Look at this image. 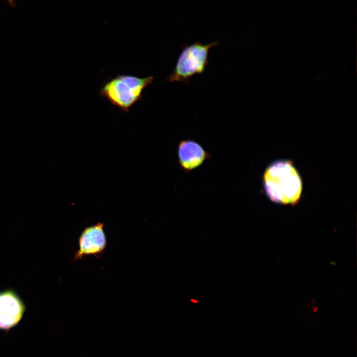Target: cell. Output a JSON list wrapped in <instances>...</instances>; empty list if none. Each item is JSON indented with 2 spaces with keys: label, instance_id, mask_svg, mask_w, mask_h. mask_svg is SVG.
I'll use <instances>...</instances> for the list:
<instances>
[{
  "label": "cell",
  "instance_id": "6da1fadb",
  "mask_svg": "<svg viewBox=\"0 0 357 357\" xmlns=\"http://www.w3.org/2000/svg\"><path fill=\"white\" fill-rule=\"evenodd\" d=\"M262 181L265 194L273 202L295 205L301 198L302 179L290 160L278 159L270 163L263 172Z\"/></svg>",
  "mask_w": 357,
  "mask_h": 357
},
{
  "label": "cell",
  "instance_id": "7a4b0ae2",
  "mask_svg": "<svg viewBox=\"0 0 357 357\" xmlns=\"http://www.w3.org/2000/svg\"><path fill=\"white\" fill-rule=\"evenodd\" d=\"M154 80V76L140 78L118 75L105 83L99 95L121 111L129 113L130 108L141 100L143 91Z\"/></svg>",
  "mask_w": 357,
  "mask_h": 357
},
{
  "label": "cell",
  "instance_id": "3957f363",
  "mask_svg": "<svg viewBox=\"0 0 357 357\" xmlns=\"http://www.w3.org/2000/svg\"><path fill=\"white\" fill-rule=\"evenodd\" d=\"M219 43L216 41L206 45L196 42L186 46L179 54L167 81L187 83L195 75L203 73L209 63L208 54L210 49Z\"/></svg>",
  "mask_w": 357,
  "mask_h": 357
},
{
  "label": "cell",
  "instance_id": "277c9868",
  "mask_svg": "<svg viewBox=\"0 0 357 357\" xmlns=\"http://www.w3.org/2000/svg\"><path fill=\"white\" fill-rule=\"evenodd\" d=\"M25 311L26 306L15 290L0 291V330L8 332L15 327Z\"/></svg>",
  "mask_w": 357,
  "mask_h": 357
},
{
  "label": "cell",
  "instance_id": "5b68a950",
  "mask_svg": "<svg viewBox=\"0 0 357 357\" xmlns=\"http://www.w3.org/2000/svg\"><path fill=\"white\" fill-rule=\"evenodd\" d=\"M177 155L179 167L185 174H190L211 158L204 147L191 138L179 142Z\"/></svg>",
  "mask_w": 357,
  "mask_h": 357
},
{
  "label": "cell",
  "instance_id": "8992f818",
  "mask_svg": "<svg viewBox=\"0 0 357 357\" xmlns=\"http://www.w3.org/2000/svg\"><path fill=\"white\" fill-rule=\"evenodd\" d=\"M101 223L86 228L78 239L79 249L75 252L74 260L93 255L98 257L103 254L107 246V239Z\"/></svg>",
  "mask_w": 357,
  "mask_h": 357
},
{
  "label": "cell",
  "instance_id": "52a82bcc",
  "mask_svg": "<svg viewBox=\"0 0 357 357\" xmlns=\"http://www.w3.org/2000/svg\"><path fill=\"white\" fill-rule=\"evenodd\" d=\"M11 6H15V0H6Z\"/></svg>",
  "mask_w": 357,
  "mask_h": 357
}]
</instances>
